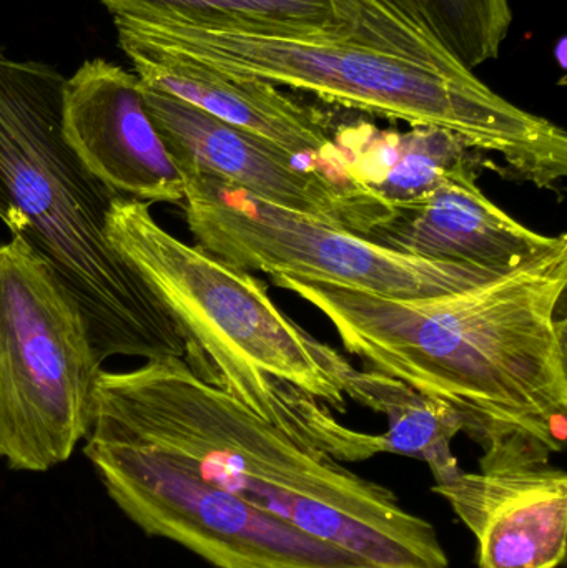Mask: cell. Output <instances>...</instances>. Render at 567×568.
Wrapping results in <instances>:
<instances>
[{"label":"cell","instance_id":"obj_11","mask_svg":"<svg viewBox=\"0 0 567 568\" xmlns=\"http://www.w3.org/2000/svg\"><path fill=\"white\" fill-rule=\"evenodd\" d=\"M63 129L85 169L123 199L182 203L183 176L153 125L136 73L87 60L67 79Z\"/></svg>","mask_w":567,"mask_h":568},{"label":"cell","instance_id":"obj_8","mask_svg":"<svg viewBox=\"0 0 567 568\" xmlns=\"http://www.w3.org/2000/svg\"><path fill=\"white\" fill-rule=\"evenodd\" d=\"M83 454L107 496L140 530L213 567L385 568L175 470L95 447Z\"/></svg>","mask_w":567,"mask_h":568},{"label":"cell","instance_id":"obj_7","mask_svg":"<svg viewBox=\"0 0 567 568\" xmlns=\"http://www.w3.org/2000/svg\"><path fill=\"white\" fill-rule=\"evenodd\" d=\"M180 173L196 246L239 272L298 276L398 300L442 296L502 276L482 266L405 255L256 199L219 176Z\"/></svg>","mask_w":567,"mask_h":568},{"label":"cell","instance_id":"obj_3","mask_svg":"<svg viewBox=\"0 0 567 568\" xmlns=\"http://www.w3.org/2000/svg\"><path fill=\"white\" fill-rule=\"evenodd\" d=\"M107 230L175 321L200 376L340 463L385 454L382 434L360 433L332 414L345 413L358 369L285 316L252 273L176 239L139 200H113Z\"/></svg>","mask_w":567,"mask_h":568},{"label":"cell","instance_id":"obj_16","mask_svg":"<svg viewBox=\"0 0 567 568\" xmlns=\"http://www.w3.org/2000/svg\"><path fill=\"white\" fill-rule=\"evenodd\" d=\"M346 32L373 49L452 77L472 75L436 33L418 0H326Z\"/></svg>","mask_w":567,"mask_h":568},{"label":"cell","instance_id":"obj_2","mask_svg":"<svg viewBox=\"0 0 567 568\" xmlns=\"http://www.w3.org/2000/svg\"><path fill=\"white\" fill-rule=\"evenodd\" d=\"M272 280L318 310L368 371L455 410L483 450L519 436L565 449L567 252L413 300Z\"/></svg>","mask_w":567,"mask_h":568},{"label":"cell","instance_id":"obj_12","mask_svg":"<svg viewBox=\"0 0 567 568\" xmlns=\"http://www.w3.org/2000/svg\"><path fill=\"white\" fill-rule=\"evenodd\" d=\"M473 156L425 195L392 203L388 219L365 236L376 245L433 262L465 263L495 273L567 252L566 235L533 232L479 189Z\"/></svg>","mask_w":567,"mask_h":568},{"label":"cell","instance_id":"obj_1","mask_svg":"<svg viewBox=\"0 0 567 568\" xmlns=\"http://www.w3.org/2000/svg\"><path fill=\"white\" fill-rule=\"evenodd\" d=\"M85 447L175 470L385 568H449L438 530L395 493L295 439L185 357L102 371Z\"/></svg>","mask_w":567,"mask_h":568},{"label":"cell","instance_id":"obj_4","mask_svg":"<svg viewBox=\"0 0 567 568\" xmlns=\"http://www.w3.org/2000/svg\"><path fill=\"white\" fill-rule=\"evenodd\" d=\"M113 23L119 36L232 79L260 80L328 105L449 133L482 155L502 156L503 172L538 189H556L566 176L565 130L509 102L476 73L446 75L342 32L283 36L232 20L113 17Z\"/></svg>","mask_w":567,"mask_h":568},{"label":"cell","instance_id":"obj_13","mask_svg":"<svg viewBox=\"0 0 567 568\" xmlns=\"http://www.w3.org/2000/svg\"><path fill=\"white\" fill-rule=\"evenodd\" d=\"M120 49L146 85L253 133L303 162L343 159L332 122L298 93L272 83L232 79L199 63L119 36Z\"/></svg>","mask_w":567,"mask_h":568},{"label":"cell","instance_id":"obj_10","mask_svg":"<svg viewBox=\"0 0 567 568\" xmlns=\"http://www.w3.org/2000/svg\"><path fill=\"white\" fill-rule=\"evenodd\" d=\"M531 437L483 450L479 473L433 484L478 542V568H561L567 552V474Z\"/></svg>","mask_w":567,"mask_h":568},{"label":"cell","instance_id":"obj_5","mask_svg":"<svg viewBox=\"0 0 567 568\" xmlns=\"http://www.w3.org/2000/svg\"><path fill=\"white\" fill-rule=\"evenodd\" d=\"M67 79L0 47V222L75 296L100 359L185 357L186 344L139 273L113 248L117 193L80 162L63 129Z\"/></svg>","mask_w":567,"mask_h":568},{"label":"cell","instance_id":"obj_17","mask_svg":"<svg viewBox=\"0 0 567 568\" xmlns=\"http://www.w3.org/2000/svg\"><path fill=\"white\" fill-rule=\"evenodd\" d=\"M385 140L395 163L372 186L389 203L425 195L458 163L482 155L455 135L439 130L385 133Z\"/></svg>","mask_w":567,"mask_h":568},{"label":"cell","instance_id":"obj_14","mask_svg":"<svg viewBox=\"0 0 567 568\" xmlns=\"http://www.w3.org/2000/svg\"><path fill=\"white\" fill-rule=\"evenodd\" d=\"M350 399L385 414L388 430L382 434L385 454L423 460L435 484L452 483L463 473L453 440L463 433L455 410L428 399L385 374L360 371L353 379Z\"/></svg>","mask_w":567,"mask_h":568},{"label":"cell","instance_id":"obj_6","mask_svg":"<svg viewBox=\"0 0 567 568\" xmlns=\"http://www.w3.org/2000/svg\"><path fill=\"white\" fill-rule=\"evenodd\" d=\"M102 363L82 306L23 240L0 245V463L47 473L89 434Z\"/></svg>","mask_w":567,"mask_h":568},{"label":"cell","instance_id":"obj_9","mask_svg":"<svg viewBox=\"0 0 567 568\" xmlns=\"http://www.w3.org/2000/svg\"><path fill=\"white\" fill-rule=\"evenodd\" d=\"M142 82V80H140ZM156 132L180 172H203L282 209L366 236L392 203L358 176L335 179L280 146L142 82Z\"/></svg>","mask_w":567,"mask_h":568},{"label":"cell","instance_id":"obj_18","mask_svg":"<svg viewBox=\"0 0 567 568\" xmlns=\"http://www.w3.org/2000/svg\"><path fill=\"white\" fill-rule=\"evenodd\" d=\"M446 49L475 72L502 55L513 23L509 0H418Z\"/></svg>","mask_w":567,"mask_h":568},{"label":"cell","instance_id":"obj_15","mask_svg":"<svg viewBox=\"0 0 567 568\" xmlns=\"http://www.w3.org/2000/svg\"><path fill=\"white\" fill-rule=\"evenodd\" d=\"M113 17L139 22L250 23L283 36L348 33L326 0H100Z\"/></svg>","mask_w":567,"mask_h":568}]
</instances>
